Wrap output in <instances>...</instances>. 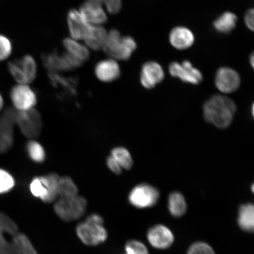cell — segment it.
<instances>
[{"label": "cell", "mask_w": 254, "mask_h": 254, "mask_svg": "<svg viewBox=\"0 0 254 254\" xmlns=\"http://www.w3.org/2000/svg\"><path fill=\"white\" fill-rule=\"evenodd\" d=\"M203 112L206 122L219 128L224 129L231 125L236 112V106L230 98L217 95L206 101Z\"/></svg>", "instance_id": "obj_1"}, {"label": "cell", "mask_w": 254, "mask_h": 254, "mask_svg": "<svg viewBox=\"0 0 254 254\" xmlns=\"http://www.w3.org/2000/svg\"><path fill=\"white\" fill-rule=\"evenodd\" d=\"M103 223V219L100 215H89L86 220L78 225L76 229L78 237L85 245L95 246L103 243L108 236Z\"/></svg>", "instance_id": "obj_2"}, {"label": "cell", "mask_w": 254, "mask_h": 254, "mask_svg": "<svg viewBox=\"0 0 254 254\" xmlns=\"http://www.w3.org/2000/svg\"><path fill=\"white\" fill-rule=\"evenodd\" d=\"M136 47L135 41L132 37H122L118 30L113 29L108 33L103 49L107 55L113 58L127 60L131 57Z\"/></svg>", "instance_id": "obj_3"}, {"label": "cell", "mask_w": 254, "mask_h": 254, "mask_svg": "<svg viewBox=\"0 0 254 254\" xmlns=\"http://www.w3.org/2000/svg\"><path fill=\"white\" fill-rule=\"evenodd\" d=\"M60 177L55 173L35 177L30 183V189L35 197L46 203L53 202L59 195Z\"/></svg>", "instance_id": "obj_4"}, {"label": "cell", "mask_w": 254, "mask_h": 254, "mask_svg": "<svg viewBox=\"0 0 254 254\" xmlns=\"http://www.w3.org/2000/svg\"><path fill=\"white\" fill-rule=\"evenodd\" d=\"M87 202L83 196L77 195L71 198H60L55 205L57 215L65 221L77 220L86 211Z\"/></svg>", "instance_id": "obj_5"}, {"label": "cell", "mask_w": 254, "mask_h": 254, "mask_svg": "<svg viewBox=\"0 0 254 254\" xmlns=\"http://www.w3.org/2000/svg\"><path fill=\"white\" fill-rule=\"evenodd\" d=\"M8 70L19 84L31 83L36 78L37 66L33 57L27 55L8 63Z\"/></svg>", "instance_id": "obj_6"}, {"label": "cell", "mask_w": 254, "mask_h": 254, "mask_svg": "<svg viewBox=\"0 0 254 254\" xmlns=\"http://www.w3.org/2000/svg\"><path fill=\"white\" fill-rule=\"evenodd\" d=\"M18 111L7 108L0 116V154L9 150L14 142V127L17 125Z\"/></svg>", "instance_id": "obj_7"}, {"label": "cell", "mask_w": 254, "mask_h": 254, "mask_svg": "<svg viewBox=\"0 0 254 254\" xmlns=\"http://www.w3.org/2000/svg\"><path fill=\"white\" fill-rule=\"evenodd\" d=\"M17 125L23 134L29 138L38 137L43 128L42 119L39 111L34 109L25 111H18Z\"/></svg>", "instance_id": "obj_8"}, {"label": "cell", "mask_w": 254, "mask_h": 254, "mask_svg": "<svg viewBox=\"0 0 254 254\" xmlns=\"http://www.w3.org/2000/svg\"><path fill=\"white\" fill-rule=\"evenodd\" d=\"M159 197L160 193L156 189L148 184H142L131 190L128 201L135 208H147L156 204Z\"/></svg>", "instance_id": "obj_9"}, {"label": "cell", "mask_w": 254, "mask_h": 254, "mask_svg": "<svg viewBox=\"0 0 254 254\" xmlns=\"http://www.w3.org/2000/svg\"><path fill=\"white\" fill-rule=\"evenodd\" d=\"M11 99L15 109L19 111L34 109L37 101L35 92L26 84H18L11 89Z\"/></svg>", "instance_id": "obj_10"}, {"label": "cell", "mask_w": 254, "mask_h": 254, "mask_svg": "<svg viewBox=\"0 0 254 254\" xmlns=\"http://www.w3.org/2000/svg\"><path fill=\"white\" fill-rule=\"evenodd\" d=\"M43 62L51 72L72 70L80 66L82 63L68 53L60 55L57 52H52L44 56Z\"/></svg>", "instance_id": "obj_11"}, {"label": "cell", "mask_w": 254, "mask_h": 254, "mask_svg": "<svg viewBox=\"0 0 254 254\" xmlns=\"http://www.w3.org/2000/svg\"><path fill=\"white\" fill-rule=\"evenodd\" d=\"M169 72L173 77L191 84L197 85L203 79L201 71L193 67L189 61H184L182 64L177 62L171 63L169 65Z\"/></svg>", "instance_id": "obj_12"}, {"label": "cell", "mask_w": 254, "mask_h": 254, "mask_svg": "<svg viewBox=\"0 0 254 254\" xmlns=\"http://www.w3.org/2000/svg\"><path fill=\"white\" fill-rule=\"evenodd\" d=\"M216 87L223 93H231L236 91L241 84L239 74L229 67H221L216 73Z\"/></svg>", "instance_id": "obj_13"}, {"label": "cell", "mask_w": 254, "mask_h": 254, "mask_svg": "<svg viewBox=\"0 0 254 254\" xmlns=\"http://www.w3.org/2000/svg\"><path fill=\"white\" fill-rule=\"evenodd\" d=\"M18 227L15 222L8 216L0 212V254H13L12 241L7 238H13L18 233Z\"/></svg>", "instance_id": "obj_14"}, {"label": "cell", "mask_w": 254, "mask_h": 254, "mask_svg": "<svg viewBox=\"0 0 254 254\" xmlns=\"http://www.w3.org/2000/svg\"><path fill=\"white\" fill-rule=\"evenodd\" d=\"M147 239L155 249L166 250L173 245L174 237L169 228L163 225H157L148 230Z\"/></svg>", "instance_id": "obj_15"}, {"label": "cell", "mask_w": 254, "mask_h": 254, "mask_svg": "<svg viewBox=\"0 0 254 254\" xmlns=\"http://www.w3.org/2000/svg\"><path fill=\"white\" fill-rule=\"evenodd\" d=\"M69 33L74 40H84L90 34L92 25L89 24L80 12L76 9H71L67 15Z\"/></svg>", "instance_id": "obj_16"}, {"label": "cell", "mask_w": 254, "mask_h": 254, "mask_svg": "<svg viewBox=\"0 0 254 254\" xmlns=\"http://www.w3.org/2000/svg\"><path fill=\"white\" fill-rule=\"evenodd\" d=\"M164 71L160 64L155 62H148L142 65L140 81L143 87L152 89L163 80Z\"/></svg>", "instance_id": "obj_17"}, {"label": "cell", "mask_w": 254, "mask_h": 254, "mask_svg": "<svg viewBox=\"0 0 254 254\" xmlns=\"http://www.w3.org/2000/svg\"><path fill=\"white\" fill-rule=\"evenodd\" d=\"M95 74L99 80L110 82L116 80L121 75L119 64L112 59L98 62L95 68Z\"/></svg>", "instance_id": "obj_18"}, {"label": "cell", "mask_w": 254, "mask_h": 254, "mask_svg": "<svg viewBox=\"0 0 254 254\" xmlns=\"http://www.w3.org/2000/svg\"><path fill=\"white\" fill-rule=\"evenodd\" d=\"M79 12L91 25L94 24L95 26H97L107 21V14L102 7L88 0L81 5Z\"/></svg>", "instance_id": "obj_19"}, {"label": "cell", "mask_w": 254, "mask_h": 254, "mask_svg": "<svg viewBox=\"0 0 254 254\" xmlns=\"http://www.w3.org/2000/svg\"><path fill=\"white\" fill-rule=\"evenodd\" d=\"M194 40L195 37L192 32L188 28L177 27L170 32V43L178 50L189 49L193 45Z\"/></svg>", "instance_id": "obj_20"}, {"label": "cell", "mask_w": 254, "mask_h": 254, "mask_svg": "<svg viewBox=\"0 0 254 254\" xmlns=\"http://www.w3.org/2000/svg\"><path fill=\"white\" fill-rule=\"evenodd\" d=\"M238 223L241 229L246 232H253L254 227V207L252 204L241 206L238 212Z\"/></svg>", "instance_id": "obj_21"}, {"label": "cell", "mask_w": 254, "mask_h": 254, "mask_svg": "<svg viewBox=\"0 0 254 254\" xmlns=\"http://www.w3.org/2000/svg\"><path fill=\"white\" fill-rule=\"evenodd\" d=\"M108 33L103 27H92L88 37L85 39L87 45L93 50H98L104 48L106 44Z\"/></svg>", "instance_id": "obj_22"}, {"label": "cell", "mask_w": 254, "mask_h": 254, "mask_svg": "<svg viewBox=\"0 0 254 254\" xmlns=\"http://www.w3.org/2000/svg\"><path fill=\"white\" fill-rule=\"evenodd\" d=\"M63 44L67 51L66 53L81 63L87 61L90 57V53L87 48L74 39L66 38L63 41Z\"/></svg>", "instance_id": "obj_23"}, {"label": "cell", "mask_w": 254, "mask_h": 254, "mask_svg": "<svg viewBox=\"0 0 254 254\" xmlns=\"http://www.w3.org/2000/svg\"><path fill=\"white\" fill-rule=\"evenodd\" d=\"M237 20L236 14L231 12H225L216 19L213 26L218 33H230L236 27Z\"/></svg>", "instance_id": "obj_24"}, {"label": "cell", "mask_w": 254, "mask_h": 254, "mask_svg": "<svg viewBox=\"0 0 254 254\" xmlns=\"http://www.w3.org/2000/svg\"><path fill=\"white\" fill-rule=\"evenodd\" d=\"M13 254H38L33 244L24 234L17 233L12 239Z\"/></svg>", "instance_id": "obj_25"}, {"label": "cell", "mask_w": 254, "mask_h": 254, "mask_svg": "<svg viewBox=\"0 0 254 254\" xmlns=\"http://www.w3.org/2000/svg\"><path fill=\"white\" fill-rule=\"evenodd\" d=\"M168 209L170 214L175 217H182L187 211L185 198L180 192L171 193L168 198Z\"/></svg>", "instance_id": "obj_26"}, {"label": "cell", "mask_w": 254, "mask_h": 254, "mask_svg": "<svg viewBox=\"0 0 254 254\" xmlns=\"http://www.w3.org/2000/svg\"><path fill=\"white\" fill-rule=\"evenodd\" d=\"M49 77L54 86L62 88L69 95H75L76 93L77 81L75 78L64 77L56 72H51Z\"/></svg>", "instance_id": "obj_27"}, {"label": "cell", "mask_w": 254, "mask_h": 254, "mask_svg": "<svg viewBox=\"0 0 254 254\" xmlns=\"http://www.w3.org/2000/svg\"><path fill=\"white\" fill-rule=\"evenodd\" d=\"M78 195L77 186L70 177H63L59 181V195L60 198H71Z\"/></svg>", "instance_id": "obj_28"}, {"label": "cell", "mask_w": 254, "mask_h": 254, "mask_svg": "<svg viewBox=\"0 0 254 254\" xmlns=\"http://www.w3.org/2000/svg\"><path fill=\"white\" fill-rule=\"evenodd\" d=\"M111 156L120 165L122 169H131L133 160L129 152L124 147H116L111 151Z\"/></svg>", "instance_id": "obj_29"}, {"label": "cell", "mask_w": 254, "mask_h": 254, "mask_svg": "<svg viewBox=\"0 0 254 254\" xmlns=\"http://www.w3.org/2000/svg\"><path fill=\"white\" fill-rule=\"evenodd\" d=\"M27 151L31 160L35 163H41L45 160L46 152L42 145L34 140L28 142Z\"/></svg>", "instance_id": "obj_30"}, {"label": "cell", "mask_w": 254, "mask_h": 254, "mask_svg": "<svg viewBox=\"0 0 254 254\" xmlns=\"http://www.w3.org/2000/svg\"><path fill=\"white\" fill-rule=\"evenodd\" d=\"M14 186L15 181L13 177L7 171L0 169V193L10 191Z\"/></svg>", "instance_id": "obj_31"}, {"label": "cell", "mask_w": 254, "mask_h": 254, "mask_svg": "<svg viewBox=\"0 0 254 254\" xmlns=\"http://www.w3.org/2000/svg\"><path fill=\"white\" fill-rule=\"evenodd\" d=\"M101 6L104 5L111 14L119 13L122 7V0H88Z\"/></svg>", "instance_id": "obj_32"}, {"label": "cell", "mask_w": 254, "mask_h": 254, "mask_svg": "<svg viewBox=\"0 0 254 254\" xmlns=\"http://www.w3.org/2000/svg\"><path fill=\"white\" fill-rule=\"evenodd\" d=\"M126 254H149L148 249L144 244L136 240H131L127 243Z\"/></svg>", "instance_id": "obj_33"}, {"label": "cell", "mask_w": 254, "mask_h": 254, "mask_svg": "<svg viewBox=\"0 0 254 254\" xmlns=\"http://www.w3.org/2000/svg\"><path fill=\"white\" fill-rule=\"evenodd\" d=\"M12 44L8 38L0 34V62L4 61L10 56Z\"/></svg>", "instance_id": "obj_34"}, {"label": "cell", "mask_w": 254, "mask_h": 254, "mask_svg": "<svg viewBox=\"0 0 254 254\" xmlns=\"http://www.w3.org/2000/svg\"><path fill=\"white\" fill-rule=\"evenodd\" d=\"M187 254H215L214 251L208 244L197 242L190 247Z\"/></svg>", "instance_id": "obj_35"}, {"label": "cell", "mask_w": 254, "mask_h": 254, "mask_svg": "<svg viewBox=\"0 0 254 254\" xmlns=\"http://www.w3.org/2000/svg\"><path fill=\"white\" fill-rule=\"evenodd\" d=\"M107 165L109 169L114 174L119 175L122 173V167L111 155L107 158Z\"/></svg>", "instance_id": "obj_36"}, {"label": "cell", "mask_w": 254, "mask_h": 254, "mask_svg": "<svg viewBox=\"0 0 254 254\" xmlns=\"http://www.w3.org/2000/svg\"><path fill=\"white\" fill-rule=\"evenodd\" d=\"M254 9L253 8L250 9L246 12L245 15L246 24L250 30L254 31Z\"/></svg>", "instance_id": "obj_37"}, {"label": "cell", "mask_w": 254, "mask_h": 254, "mask_svg": "<svg viewBox=\"0 0 254 254\" xmlns=\"http://www.w3.org/2000/svg\"><path fill=\"white\" fill-rule=\"evenodd\" d=\"M3 106H4V101H3L1 95L0 94V112L2 111Z\"/></svg>", "instance_id": "obj_38"}, {"label": "cell", "mask_w": 254, "mask_h": 254, "mask_svg": "<svg viewBox=\"0 0 254 254\" xmlns=\"http://www.w3.org/2000/svg\"><path fill=\"white\" fill-rule=\"evenodd\" d=\"M250 63H251V64H252L253 67H254V54L253 53L252 55H251L250 56Z\"/></svg>", "instance_id": "obj_39"}]
</instances>
